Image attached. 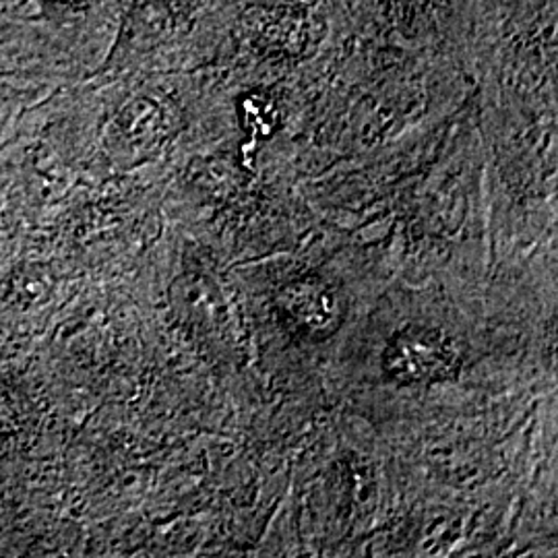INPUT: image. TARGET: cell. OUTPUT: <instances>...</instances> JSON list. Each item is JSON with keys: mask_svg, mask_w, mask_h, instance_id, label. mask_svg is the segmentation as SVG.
<instances>
[{"mask_svg": "<svg viewBox=\"0 0 558 558\" xmlns=\"http://www.w3.org/2000/svg\"><path fill=\"white\" fill-rule=\"evenodd\" d=\"M13 0H0V13H4L7 9H9V4H11Z\"/></svg>", "mask_w": 558, "mask_h": 558, "instance_id": "obj_7", "label": "cell"}, {"mask_svg": "<svg viewBox=\"0 0 558 558\" xmlns=\"http://www.w3.org/2000/svg\"><path fill=\"white\" fill-rule=\"evenodd\" d=\"M236 11L239 0H120L114 40L92 77L203 69L218 57Z\"/></svg>", "mask_w": 558, "mask_h": 558, "instance_id": "obj_1", "label": "cell"}, {"mask_svg": "<svg viewBox=\"0 0 558 558\" xmlns=\"http://www.w3.org/2000/svg\"><path fill=\"white\" fill-rule=\"evenodd\" d=\"M239 2H255V4H319L323 0H239Z\"/></svg>", "mask_w": 558, "mask_h": 558, "instance_id": "obj_6", "label": "cell"}, {"mask_svg": "<svg viewBox=\"0 0 558 558\" xmlns=\"http://www.w3.org/2000/svg\"><path fill=\"white\" fill-rule=\"evenodd\" d=\"M77 81L83 75L54 46L0 13V124L41 94Z\"/></svg>", "mask_w": 558, "mask_h": 558, "instance_id": "obj_3", "label": "cell"}, {"mask_svg": "<svg viewBox=\"0 0 558 558\" xmlns=\"http://www.w3.org/2000/svg\"><path fill=\"white\" fill-rule=\"evenodd\" d=\"M279 317L300 338L333 336L343 319V302L333 283L320 278H300L286 283L276 299Z\"/></svg>", "mask_w": 558, "mask_h": 558, "instance_id": "obj_5", "label": "cell"}, {"mask_svg": "<svg viewBox=\"0 0 558 558\" xmlns=\"http://www.w3.org/2000/svg\"><path fill=\"white\" fill-rule=\"evenodd\" d=\"M385 373L401 385H428L456 379L461 350L449 333L433 327L398 331L383 354Z\"/></svg>", "mask_w": 558, "mask_h": 558, "instance_id": "obj_4", "label": "cell"}, {"mask_svg": "<svg viewBox=\"0 0 558 558\" xmlns=\"http://www.w3.org/2000/svg\"><path fill=\"white\" fill-rule=\"evenodd\" d=\"M120 0H13L4 11L92 77L114 40Z\"/></svg>", "mask_w": 558, "mask_h": 558, "instance_id": "obj_2", "label": "cell"}]
</instances>
